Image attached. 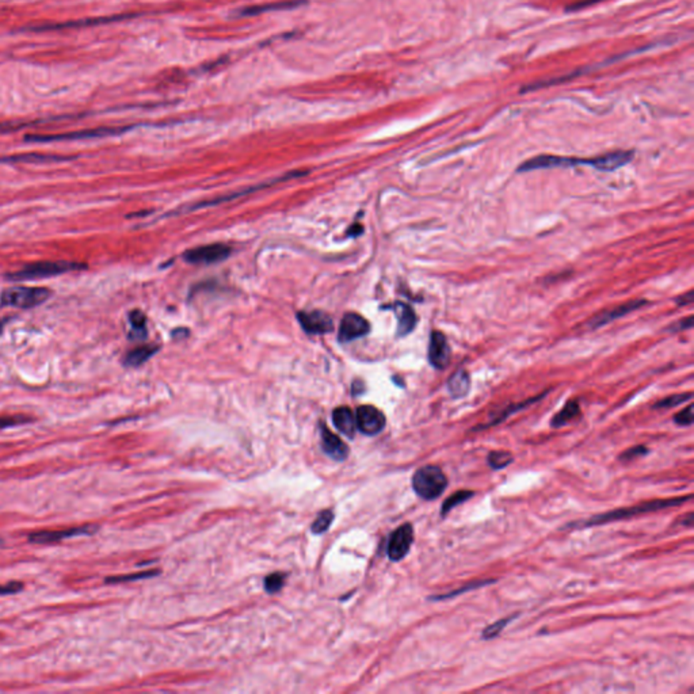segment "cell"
Listing matches in <instances>:
<instances>
[{"label": "cell", "instance_id": "2", "mask_svg": "<svg viewBox=\"0 0 694 694\" xmlns=\"http://www.w3.org/2000/svg\"><path fill=\"white\" fill-rule=\"evenodd\" d=\"M448 487V478L437 466L421 467L413 476L415 494L425 501L440 498Z\"/></svg>", "mask_w": 694, "mask_h": 694}, {"label": "cell", "instance_id": "22", "mask_svg": "<svg viewBox=\"0 0 694 694\" xmlns=\"http://www.w3.org/2000/svg\"><path fill=\"white\" fill-rule=\"evenodd\" d=\"M129 321L132 324V334H131V336L136 338V339L146 338V335H147V331H146L147 319H146L144 313L141 311H134L129 315Z\"/></svg>", "mask_w": 694, "mask_h": 694}, {"label": "cell", "instance_id": "18", "mask_svg": "<svg viewBox=\"0 0 694 694\" xmlns=\"http://www.w3.org/2000/svg\"><path fill=\"white\" fill-rule=\"evenodd\" d=\"M395 313H396L398 321H398L399 335H407L408 333H411L414 330L415 324H416V316H415L414 311L403 303H398L395 306Z\"/></svg>", "mask_w": 694, "mask_h": 694}, {"label": "cell", "instance_id": "21", "mask_svg": "<svg viewBox=\"0 0 694 694\" xmlns=\"http://www.w3.org/2000/svg\"><path fill=\"white\" fill-rule=\"evenodd\" d=\"M473 491H467V490H461V491H457L454 494L451 495L443 503H442V508H441V516L445 517L448 516L452 510H453L456 506L467 502L469 498L473 496Z\"/></svg>", "mask_w": 694, "mask_h": 694}, {"label": "cell", "instance_id": "30", "mask_svg": "<svg viewBox=\"0 0 694 694\" xmlns=\"http://www.w3.org/2000/svg\"><path fill=\"white\" fill-rule=\"evenodd\" d=\"M693 407L692 406H688L685 410H682L681 413L674 416V421L677 425L680 426H690L693 423Z\"/></svg>", "mask_w": 694, "mask_h": 694}, {"label": "cell", "instance_id": "13", "mask_svg": "<svg viewBox=\"0 0 694 694\" xmlns=\"http://www.w3.org/2000/svg\"><path fill=\"white\" fill-rule=\"evenodd\" d=\"M306 4V0H282L277 3H268V4H259V6H248L243 7L236 11L238 16H256L261 14L271 13V11H283V10H292L296 7H300Z\"/></svg>", "mask_w": 694, "mask_h": 694}, {"label": "cell", "instance_id": "7", "mask_svg": "<svg viewBox=\"0 0 694 694\" xmlns=\"http://www.w3.org/2000/svg\"><path fill=\"white\" fill-rule=\"evenodd\" d=\"M229 253H231L229 247L216 243V244L202 246L187 251L185 253V261L193 265H211L227 259Z\"/></svg>", "mask_w": 694, "mask_h": 694}, {"label": "cell", "instance_id": "11", "mask_svg": "<svg viewBox=\"0 0 694 694\" xmlns=\"http://www.w3.org/2000/svg\"><path fill=\"white\" fill-rule=\"evenodd\" d=\"M298 321L309 334H327L333 330V319L321 311L301 312Z\"/></svg>", "mask_w": 694, "mask_h": 694}, {"label": "cell", "instance_id": "10", "mask_svg": "<svg viewBox=\"0 0 694 694\" xmlns=\"http://www.w3.org/2000/svg\"><path fill=\"white\" fill-rule=\"evenodd\" d=\"M369 323L358 313H347L341 323L339 328V339L342 342H348L358 339L361 336L369 333Z\"/></svg>", "mask_w": 694, "mask_h": 694}, {"label": "cell", "instance_id": "17", "mask_svg": "<svg viewBox=\"0 0 694 694\" xmlns=\"http://www.w3.org/2000/svg\"><path fill=\"white\" fill-rule=\"evenodd\" d=\"M471 388V377L466 371H458L449 378L448 391L454 399H461L467 396Z\"/></svg>", "mask_w": 694, "mask_h": 694}, {"label": "cell", "instance_id": "3", "mask_svg": "<svg viewBox=\"0 0 694 694\" xmlns=\"http://www.w3.org/2000/svg\"><path fill=\"white\" fill-rule=\"evenodd\" d=\"M86 268V265L78 262H68V261H42L7 274V278L11 281L40 280L49 278L54 276H60L69 271Z\"/></svg>", "mask_w": 694, "mask_h": 694}, {"label": "cell", "instance_id": "26", "mask_svg": "<svg viewBox=\"0 0 694 694\" xmlns=\"http://www.w3.org/2000/svg\"><path fill=\"white\" fill-rule=\"evenodd\" d=\"M285 579H286V576H285V574H281V573L268 575L263 582L265 590L268 594H274V593L280 591L281 588H283V585H285Z\"/></svg>", "mask_w": 694, "mask_h": 694}, {"label": "cell", "instance_id": "15", "mask_svg": "<svg viewBox=\"0 0 694 694\" xmlns=\"http://www.w3.org/2000/svg\"><path fill=\"white\" fill-rule=\"evenodd\" d=\"M333 422L335 428L348 438H353L357 431L356 414L348 407H338L333 413Z\"/></svg>", "mask_w": 694, "mask_h": 694}, {"label": "cell", "instance_id": "14", "mask_svg": "<svg viewBox=\"0 0 694 694\" xmlns=\"http://www.w3.org/2000/svg\"><path fill=\"white\" fill-rule=\"evenodd\" d=\"M321 448L326 453L336 461L345 460L348 454V448L338 436L333 434L324 425L321 426Z\"/></svg>", "mask_w": 694, "mask_h": 694}, {"label": "cell", "instance_id": "25", "mask_svg": "<svg viewBox=\"0 0 694 694\" xmlns=\"http://www.w3.org/2000/svg\"><path fill=\"white\" fill-rule=\"evenodd\" d=\"M513 620H514V617H506V618H502V620L495 621L494 624L488 625V627L486 628V629L483 630L481 638H483L484 640L494 639V638H496L499 633H502V630H503L505 627L508 625V623H510V621H513Z\"/></svg>", "mask_w": 694, "mask_h": 694}, {"label": "cell", "instance_id": "1", "mask_svg": "<svg viewBox=\"0 0 694 694\" xmlns=\"http://www.w3.org/2000/svg\"><path fill=\"white\" fill-rule=\"evenodd\" d=\"M689 499H690V496H688V498H673V499H660V501L645 502V503L636 505V506H632V508H618V510H614V511H610V513L594 516L590 520H582L579 525H570V526H573V528L597 526V525H602V523L624 520V518H629V517L639 516V514H644V513H650V511H656V510L671 508V506H680L681 503L689 501Z\"/></svg>", "mask_w": 694, "mask_h": 694}, {"label": "cell", "instance_id": "31", "mask_svg": "<svg viewBox=\"0 0 694 694\" xmlns=\"http://www.w3.org/2000/svg\"><path fill=\"white\" fill-rule=\"evenodd\" d=\"M491 582H494V580H484V582H473V583H471V585H467L466 588H460V590H454V591H452V593H449V594H446V595H441V597H437V598H431V600H433V601H434V600L437 601V600H448V598H453V597H456L457 594H461V593H466V591H469V590H472V588H481L483 585H490Z\"/></svg>", "mask_w": 694, "mask_h": 694}, {"label": "cell", "instance_id": "24", "mask_svg": "<svg viewBox=\"0 0 694 694\" xmlns=\"http://www.w3.org/2000/svg\"><path fill=\"white\" fill-rule=\"evenodd\" d=\"M333 520H334V513L331 510H324V511H321V514L318 516V518L312 523V528L311 529H312V532L315 534L324 533L330 528Z\"/></svg>", "mask_w": 694, "mask_h": 694}, {"label": "cell", "instance_id": "35", "mask_svg": "<svg viewBox=\"0 0 694 694\" xmlns=\"http://www.w3.org/2000/svg\"><path fill=\"white\" fill-rule=\"evenodd\" d=\"M0 544H1V540H0Z\"/></svg>", "mask_w": 694, "mask_h": 694}, {"label": "cell", "instance_id": "12", "mask_svg": "<svg viewBox=\"0 0 694 694\" xmlns=\"http://www.w3.org/2000/svg\"><path fill=\"white\" fill-rule=\"evenodd\" d=\"M129 128H101L91 131H81L74 134H56V136H29L26 140L31 141H54V140H75V139H89V137H104L109 134H119L126 132Z\"/></svg>", "mask_w": 694, "mask_h": 694}, {"label": "cell", "instance_id": "32", "mask_svg": "<svg viewBox=\"0 0 694 694\" xmlns=\"http://www.w3.org/2000/svg\"><path fill=\"white\" fill-rule=\"evenodd\" d=\"M22 590H24V583L13 580V582L0 585V597H3V595H14V594H18Z\"/></svg>", "mask_w": 694, "mask_h": 694}, {"label": "cell", "instance_id": "8", "mask_svg": "<svg viewBox=\"0 0 694 694\" xmlns=\"http://www.w3.org/2000/svg\"><path fill=\"white\" fill-rule=\"evenodd\" d=\"M386 416L373 406H361L356 413L357 430L365 436H376L386 428Z\"/></svg>", "mask_w": 694, "mask_h": 694}, {"label": "cell", "instance_id": "6", "mask_svg": "<svg viewBox=\"0 0 694 694\" xmlns=\"http://www.w3.org/2000/svg\"><path fill=\"white\" fill-rule=\"evenodd\" d=\"M414 543V529L411 523H404L391 534L388 541V558L392 561H401L407 556Z\"/></svg>", "mask_w": 694, "mask_h": 694}, {"label": "cell", "instance_id": "33", "mask_svg": "<svg viewBox=\"0 0 694 694\" xmlns=\"http://www.w3.org/2000/svg\"><path fill=\"white\" fill-rule=\"evenodd\" d=\"M648 453V449L644 448V446H636V448H632V449H628L627 452L621 454V460H633L636 457H640V456H644V454Z\"/></svg>", "mask_w": 694, "mask_h": 694}, {"label": "cell", "instance_id": "23", "mask_svg": "<svg viewBox=\"0 0 694 694\" xmlns=\"http://www.w3.org/2000/svg\"><path fill=\"white\" fill-rule=\"evenodd\" d=\"M513 461H514L513 454L506 451H494L487 457V463L493 469H503L510 466Z\"/></svg>", "mask_w": 694, "mask_h": 694}, {"label": "cell", "instance_id": "20", "mask_svg": "<svg viewBox=\"0 0 694 694\" xmlns=\"http://www.w3.org/2000/svg\"><path fill=\"white\" fill-rule=\"evenodd\" d=\"M158 347L156 346H141L137 347L132 350L126 358H125V363L128 366H140L141 363H144L146 361L149 360L155 353H156Z\"/></svg>", "mask_w": 694, "mask_h": 694}, {"label": "cell", "instance_id": "4", "mask_svg": "<svg viewBox=\"0 0 694 694\" xmlns=\"http://www.w3.org/2000/svg\"><path fill=\"white\" fill-rule=\"evenodd\" d=\"M52 296V291L41 286H10L0 294L1 307L30 309L39 307Z\"/></svg>", "mask_w": 694, "mask_h": 694}, {"label": "cell", "instance_id": "29", "mask_svg": "<svg viewBox=\"0 0 694 694\" xmlns=\"http://www.w3.org/2000/svg\"><path fill=\"white\" fill-rule=\"evenodd\" d=\"M692 399V393H686V395H674V396H670L668 399H663V401H659L655 408H671V407H675V406H680L683 401H690Z\"/></svg>", "mask_w": 694, "mask_h": 694}, {"label": "cell", "instance_id": "5", "mask_svg": "<svg viewBox=\"0 0 694 694\" xmlns=\"http://www.w3.org/2000/svg\"><path fill=\"white\" fill-rule=\"evenodd\" d=\"M96 530H98V526H95V525H81V526H74V528L61 529V530L36 532V533L29 534L27 540L31 544H54V543H60L66 538L79 537V535H91Z\"/></svg>", "mask_w": 694, "mask_h": 694}, {"label": "cell", "instance_id": "27", "mask_svg": "<svg viewBox=\"0 0 694 694\" xmlns=\"http://www.w3.org/2000/svg\"><path fill=\"white\" fill-rule=\"evenodd\" d=\"M159 571H148V573H141V574H132V575H121V576H110V578H106L105 582L109 583V585H114V583H122V582H131V580H137V579H144V578H149V576H155V574H158Z\"/></svg>", "mask_w": 694, "mask_h": 694}, {"label": "cell", "instance_id": "19", "mask_svg": "<svg viewBox=\"0 0 694 694\" xmlns=\"http://www.w3.org/2000/svg\"><path fill=\"white\" fill-rule=\"evenodd\" d=\"M579 413H580V408H579L578 401H568L564 406V408L560 410V413H558L556 416L552 419V428H561V426L567 425L568 422L575 419L579 415Z\"/></svg>", "mask_w": 694, "mask_h": 694}, {"label": "cell", "instance_id": "16", "mask_svg": "<svg viewBox=\"0 0 694 694\" xmlns=\"http://www.w3.org/2000/svg\"><path fill=\"white\" fill-rule=\"evenodd\" d=\"M644 304H645V301H632V303H628V304H624V306H621V307L614 308V309H610V311H608V312H603V313H601L600 316H597V318H594V319L591 321V326H593L594 328L601 327V326H603V324H606V323H609V321H614V319H617V318H621V316L627 315V313H629V312H632V311L638 309V308L641 307V306H644Z\"/></svg>", "mask_w": 694, "mask_h": 694}, {"label": "cell", "instance_id": "34", "mask_svg": "<svg viewBox=\"0 0 694 694\" xmlns=\"http://www.w3.org/2000/svg\"><path fill=\"white\" fill-rule=\"evenodd\" d=\"M600 1H603V0H580L578 3H574L571 4L570 7H567L568 11H575V10H580V9H585V7H588V6H593L595 3H600Z\"/></svg>", "mask_w": 694, "mask_h": 694}, {"label": "cell", "instance_id": "28", "mask_svg": "<svg viewBox=\"0 0 694 694\" xmlns=\"http://www.w3.org/2000/svg\"><path fill=\"white\" fill-rule=\"evenodd\" d=\"M31 422V418L24 415H13V416H0V428H13L18 425H25Z\"/></svg>", "mask_w": 694, "mask_h": 694}, {"label": "cell", "instance_id": "9", "mask_svg": "<svg viewBox=\"0 0 694 694\" xmlns=\"http://www.w3.org/2000/svg\"><path fill=\"white\" fill-rule=\"evenodd\" d=\"M428 360L430 363L437 369H445L449 365L451 347L445 335L441 334L440 331H434L430 336Z\"/></svg>", "mask_w": 694, "mask_h": 694}]
</instances>
